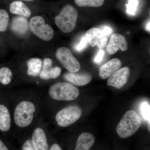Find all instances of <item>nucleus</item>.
Listing matches in <instances>:
<instances>
[{
  "instance_id": "nucleus-1",
  "label": "nucleus",
  "mask_w": 150,
  "mask_h": 150,
  "mask_svg": "<svg viewBox=\"0 0 150 150\" xmlns=\"http://www.w3.org/2000/svg\"><path fill=\"white\" fill-rule=\"evenodd\" d=\"M142 120L136 111H127L116 127V132L122 139H126L135 134L139 129Z\"/></svg>"
},
{
  "instance_id": "nucleus-2",
  "label": "nucleus",
  "mask_w": 150,
  "mask_h": 150,
  "mask_svg": "<svg viewBox=\"0 0 150 150\" xmlns=\"http://www.w3.org/2000/svg\"><path fill=\"white\" fill-rule=\"evenodd\" d=\"M78 13L74 7L68 4L63 8L60 13L55 17L56 25L64 33H70L75 29Z\"/></svg>"
},
{
  "instance_id": "nucleus-3",
  "label": "nucleus",
  "mask_w": 150,
  "mask_h": 150,
  "mask_svg": "<svg viewBox=\"0 0 150 150\" xmlns=\"http://www.w3.org/2000/svg\"><path fill=\"white\" fill-rule=\"evenodd\" d=\"M49 95L53 99L62 101H71L76 99L79 95V89L72 84L58 82L50 87Z\"/></svg>"
},
{
  "instance_id": "nucleus-4",
  "label": "nucleus",
  "mask_w": 150,
  "mask_h": 150,
  "mask_svg": "<svg viewBox=\"0 0 150 150\" xmlns=\"http://www.w3.org/2000/svg\"><path fill=\"white\" fill-rule=\"evenodd\" d=\"M35 111V105L32 102L24 100L19 103L14 114L16 124L21 128L29 126L33 120V113Z\"/></svg>"
},
{
  "instance_id": "nucleus-5",
  "label": "nucleus",
  "mask_w": 150,
  "mask_h": 150,
  "mask_svg": "<svg viewBox=\"0 0 150 150\" xmlns=\"http://www.w3.org/2000/svg\"><path fill=\"white\" fill-rule=\"evenodd\" d=\"M82 110L77 105H71L63 108L56 115L57 124L62 127H68L78 121L81 116Z\"/></svg>"
},
{
  "instance_id": "nucleus-6",
  "label": "nucleus",
  "mask_w": 150,
  "mask_h": 150,
  "mask_svg": "<svg viewBox=\"0 0 150 150\" xmlns=\"http://www.w3.org/2000/svg\"><path fill=\"white\" fill-rule=\"evenodd\" d=\"M29 25L33 33L44 41H49L54 36V30L49 25L45 24L42 17H32L30 21Z\"/></svg>"
},
{
  "instance_id": "nucleus-7",
  "label": "nucleus",
  "mask_w": 150,
  "mask_h": 150,
  "mask_svg": "<svg viewBox=\"0 0 150 150\" xmlns=\"http://www.w3.org/2000/svg\"><path fill=\"white\" fill-rule=\"evenodd\" d=\"M56 56L60 63L70 72L77 73L80 70V64L69 48L66 47L58 48Z\"/></svg>"
},
{
  "instance_id": "nucleus-8",
  "label": "nucleus",
  "mask_w": 150,
  "mask_h": 150,
  "mask_svg": "<svg viewBox=\"0 0 150 150\" xmlns=\"http://www.w3.org/2000/svg\"><path fill=\"white\" fill-rule=\"evenodd\" d=\"M85 36L91 47L97 46L100 48H103L107 44V36L100 28H93L89 29L86 32Z\"/></svg>"
},
{
  "instance_id": "nucleus-9",
  "label": "nucleus",
  "mask_w": 150,
  "mask_h": 150,
  "mask_svg": "<svg viewBox=\"0 0 150 150\" xmlns=\"http://www.w3.org/2000/svg\"><path fill=\"white\" fill-rule=\"evenodd\" d=\"M130 75L129 67H125L119 69L108 79L107 85L116 88L121 89L127 83Z\"/></svg>"
},
{
  "instance_id": "nucleus-10",
  "label": "nucleus",
  "mask_w": 150,
  "mask_h": 150,
  "mask_svg": "<svg viewBox=\"0 0 150 150\" xmlns=\"http://www.w3.org/2000/svg\"><path fill=\"white\" fill-rule=\"evenodd\" d=\"M128 49V43L125 37L119 33H114L110 37L106 46V51L110 55H113L119 50L125 51Z\"/></svg>"
},
{
  "instance_id": "nucleus-11",
  "label": "nucleus",
  "mask_w": 150,
  "mask_h": 150,
  "mask_svg": "<svg viewBox=\"0 0 150 150\" xmlns=\"http://www.w3.org/2000/svg\"><path fill=\"white\" fill-rule=\"evenodd\" d=\"M121 65L122 62L120 59L116 58L111 59L99 68L100 77L102 79H106L110 78L119 69Z\"/></svg>"
},
{
  "instance_id": "nucleus-12",
  "label": "nucleus",
  "mask_w": 150,
  "mask_h": 150,
  "mask_svg": "<svg viewBox=\"0 0 150 150\" xmlns=\"http://www.w3.org/2000/svg\"><path fill=\"white\" fill-rule=\"evenodd\" d=\"M32 142L35 150H48L47 137L44 130L41 128L35 129L32 134Z\"/></svg>"
},
{
  "instance_id": "nucleus-13",
  "label": "nucleus",
  "mask_w": 150,
  "mask_h": 150,
  "mask_svg": "<svg viewBox=\"0 0 150 150\" xmlns=\"http://www.w3.org/2000/svg\"><path fill=\"white\" fill-rule=\"evenodd\" d=\"M64 77L71 83L76 86H85L89 83L92 79L91 75L87 73H68L65 74Z\"/></svg>"
},
{
  "instance_id": "nucleus-14",
  "label": "nucleus",
  "mask_w": 150,
  "mask_h": 150,
  "mask_svg": "<svg viewBox=\"0 0 150 150\" xmlns=\"http://www.w3.org/2000/svg\"><path fill=\"white\" fill-rule=\"evenodd\" d=\"M95 141L94 136L91 133L84 132L78 137L74 150H89Z\"/></svg>"
},
{
  "instance_id": "nucleus-15",
  "label": "nucleus",
  "mask_w": 150,
  "mask_h": 150,
  "mask_svg": "<svg viewBox=\"0 0 150 150\" xmlns=\"http://www.w3.org/2000/svg\"><path fill=\"white\" fill-rule=\"evenodd\" d=\"M29 24L25 18L18 16L14 18L11 24V28L14 32L23 35L28 30Z\"/></svg>"
},
{
  "instance_id": "nucleus-16",
  "label": "nucleus",
  "mask_w": 150,
  "mask_h": 150,
  "mask_svg": "<svg viewBox=\"0 0 150 150\" xmlns=\"http://www.w3.org/2000/svg\"><path fill=\"white\" fill-rule=\"evenodd\" d=\"M10 11L12 13L18 15L25 18H28L31 15L30 10L21 1L13 2L10 6Z\"/></svg>"
},
{
  "instance_id": "nucleus-17",
  "label": "nucleus",
  "mask_w": 150,
  "mask_h": 150,
  "mask_svg": "<svg viewBox=\"0 0 150 150\" xmlns=\"http://www.w3.org/2000/svg\"><path fill=\"white\" fill-rule=\"evenodd\" d=\"M11 119L9 111L5 105H0V130L8 131L11 128Z\"/></svg>"
},
{
  "instance_id": "nucleus-18",
  "label": "nucleus",
  "mask_w": 150,
  "mask_h": 150,
  "mask_svg": "<svg viewBox=\"0 0 150 150\" xmlns=\"http://www.w3.org/2000/svg\"><path fill=\"white\" fill-rule=\"evenodd\" d=\"M27 64L28 75L34 77L40 75L43 66L41 59L32 58L28 60Z\"/></svg>"
},
{
  "instance_id": "nucleus-19",
  "label": "nucleus",
  "mask_w": 150,
  "mask_h": 150,
  "mask_svg": "<svg viewBox=\"0 0 150 150\" xmlns=\"http://www.w3.org/2000/svg\"><path fill=\"white\" fill-rule=\"evenodd\" d=\"M61 71L62 70L60 67H51L48 70H42L39 75L42 79L47 80L51 79H57L61 74Z\"/></svg>"
},
{
  "instance_id": "nucleus-20",
  "label": "nucleus",
  "mask_w": 150,
  "mask_h": 150,
  "mask_svg": "<svg viewBox=\"0 0 150 150\" xmlns=\"http://www.w3.org/2000/svg\"><path fill=\"white\" fill-rule=\"evenodd\" d=\"M76 4L81 7H99L103 4L104 0H74Z\"/></svg>"
},
{
  "instance_id": "nucleus-21",
  "label": "nucleus",
  "mask_w": 150,
  "mask_h": 150,
  "mask_svg": "<svg viewBox=\"0 0 150 150\" xmlns=\"http://www.w3.org/2000/svg\"><path fill=\"white\" fill-rule=\"evenodd\" d=\"M12 73L7 67H3L0 69V82L2 84H8L12 78Z\"/></svg>"
},
{
  "instance_id": "nucleus-22",
  "label": "nucleus",
  "mask_w": 150,
  "mask_h": 150,
  "mask_svg": "<svg viewBox=\"0 0 150 150\" xmlns=\"http://www.w3.org/2000/svg\"><path fill=\"white\" fill-rule=\"evenodd\" d=\"M9 19L8 14L4 9H0V32L5 31L8 26Z\"/></svg>"
},
{
  "instance_id": "nucleus-23",
  "label": "nucleus",
  "mask_w": 150,
  "mask_h": 150,
  "mask_svg": "<svg viewBox=\"0 0 150 150\" xmlns=\"http://www.w3.org/2000/svg\"><path fill=\"white\" fill-rule=\"evenodd\" d=\"M140 111L143 118L146 121L150 119V105L146 102L142 103L140 105Z\"/></svg>"
},
{
  "instance_id": "nucleus-24",
  "label": "nucleus",
  "mask_w": 150,
  "mask_h": 150,
  "mask_svg": "<svg viewBox=\"0 0 150 150\" xmlns=\"http://www.w3.org/2000/svg\"><path fill=\"white\" fill-rule=\"evenodd\" d=\"M87 40L86 38L85 35L83 36L81 38L80 41L78 44H76L74 46V49L78 52H81L83 51L86 48L88 45Z\"/></svg>"
},
{
  "instance_id": "nucleus-25",
  "label": "nucleus",
  "mask_w": 150,
  "mask_h": 150,
  "mask_svg": "<svg viewBox=\"0 0 150 150\" xmlns=\"http://www.w3.org/2000/svg\"><path fill=\"white\" fill-rule=\"evenodd\" d=\"M138 5L137 0H129V4L127 5V12L129 14L134 15L137 10Z\"/></svg>"
},
{
  "instance_id": "nucleus-26",
  "label": "nucleus",
  "mask_w": 150,
  "mask_h": 150,
  "mask_svg": "<svg viewBox=\"0 0 150 150\" xmlns=\"http://www.w3.org/2000/svg\"><path fill=\"white\" fill-rule=\"evenodd\" d=\"M22 150H35L33 144L32 140L28 139L25 141L23 145Z\"/></svg>"
},
{
  "instance_id": "nucleus-27",
  "label": "nucleus",
  "mask_w": 150,
  "mask_h": 150,
  "mask_svg": "<svg viewBox=\"0 0 150 150\" xmlns=\"http://www.w3.org/2000/svg\"><path fill=\"white\" fill-rule=\"evenodd\" d=\"M104 51L103 50H100L97 54L94 59V62L96 64H99L100 63L103 59L104 55Z\"/></svg>"
},
{
  "instance_id": "nucleus-28",
  "label": "nucleus",
  "mask_w": 150,
  "mask_h": 150,
  "mask_svg": "<svg viewBox=\"0 0 150 150\" xmlns=\"http://www.w3.org/2000/svg\"><path fill=\"white\" fill-rule=\"evenodd\" d=\"M52 61L50 59H44L43 62V69H48L51 68Z\"/></svg>"
},
{
  "instance_id": "nucleus-29",
  "label": "nucleus",
  "mask_w": 150,
  "mask_h": 150,
  "mask_svg": "<svg viewBox=\"0 0 150 150\" xmlns=\"http://www.w3.org/2000/svg\"><path fill=\"white\" fill-rule=\"evenodd\" d=\"M102 30L104 34L107 36H109L112 33V30L111 27L108 26H104L102 27Z\"/></svg>"
},
{
  "instance_id": "nucleus-30",
  "label": "nucleus",
  "mask_w": 150,
  "mask_h": 150,
  "mask_svg": "<svg viewBox=\"0 0 150 150\" xmlns=\"http://www.w3.org/2000/svg\"><path fill=\"white\" fill-rule=\"evenodd\" d=\"M49 150H62L60 147V146H59L58 144H54L51 146V148H50Z\"/></svg>"
},
{
  "instance_id": "nucleus-31",
  "label": "nucleus",
  "mask_w": 150,
  "mask_h": 150,
  "mask_svg": "<svg viewBox=\"0 0 150 150\" xmlns=\"http://www.w3.org/2000/svg\"><path fill=\"white\" fill-rule=\"evenodd\" d=\"M0 150H9L4 142L0 140Z\"/></svg>"
},
{
  "instance_id": "nucleus-32",
  "label": "nucleus",
  "mask_w": 150,
  "mask_h": 150,
  "mask_svg": "<svg viewBox=\"0 0 150 150\" xmlns=\"http://www.w3.org/2000/svg\"><path fill=\"white\" fill-rule=\"evenodd\" d=\"M145 28H146V30L147 31L150 32V21L147 23L146 25Z\"/></svg>"
},
{
  "instance_id": "nucleus-33",
  "label": "nucleus",
  "mask_w": 150,
  "mask_h": 150,
  "mask_svg": "<svg viewBox=\"0 0 150 150\" xmlns=\"http://www.w3.org/2000/svg\"><path fill=\"white\" fill-rule=\"evenodd\" d=\"M147 129L148 131H149V132L150 133V119L149 121H148Z\"/></svg>"
},
{
  "instance_id": "nucleus-34",
  "label": "nucleus",
  "mask_w": 150,
  "mask_h": 150,
  "mask_svg": "<svg viewBox=\"0 0 150 150\" xmlns=\"http://www.w3.org/2000/svg\"><path fill=\"white\" fill-rule=\"evenodd\" d=\"M23 1H33V0H23Z\"/></svg>"
},
{
  "instance_id": "nucleus-35",
  "label": "nucleus",
  "mask_w": 150,
  "mask_h": 150,
  "mask_svg": "<svg viewBox=\"0 0 150 150\" xmlns=\"http://www.w3.org/2000/svg\"><path fill=\"white\" fill-rule=\"evenodd\" d=\"M149 14H150V12H149Z\"/></svg>"
},
{
  "instance_id": "nucleus-36",
  "label": "nucleus",
  "mask_w": 150,
  "mask_h": 150,
  "mask_svg": "<svg viewBox=\"0 0 150 150\" xmlns=\"http://www.w3.org/2000/svg\"></svg>"
}]
</instances>
